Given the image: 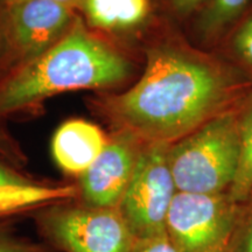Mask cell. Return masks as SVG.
<instances>
[{
	"mask_svg": "<svg viewBox=\"0 0 252 252\" xmlns=\"http://www.w3.org/2000/svg\"><path fill=\"white\" fill-rule=\"evenodd\" d=\"M251 89V78L219 53L166 35L147 48L139 81L108 110L144 143L173 144L235 109Z\"/></svg>",
	"mask_w": 252,
	"mask_h": 252,
	"instance_id": "obj_1",
	"label": "cell"
},
{
	"mask_svg": "<svg viewBox=\"0 0 252 252\" xmlns=\"http://www.w3.org/2000/svg\"><path fill=\"white\" fill-rule=\"evenodd\" d=\"M131 74L130 61L76 17L56 45L0 78V117L58 94L118 86Z\"/></svg>",
	"mask_w": 252,
	"mask_h": 252,
	"instance_id": "obj_2",
	"label": "cell"
},
{
	"mask_svg": "<svg viewBox=\"0 0 252 252\" xmlns=\"http://www.w3.org/2000/svg\"><path fill=\"white\" fill-rule=\"evenodd\" d=\"M237 106L169 145V166L178 191L220 194L231 188L241 157Z\"/></svg>",
	"mask_w": 252,
	"mask_h": 252,
	"instance_id": "obj_3",
	"label": "cell"
},
{
	"mask_svg": "<svg viewBox=\"0 0 252 252\" xmlns=\"http://www.w3.org/2000/svg\"><path fill=\"white\" fill-rule=\"evenodd\" d=\"M36 223L43 238L63 252H130L137 239L118 208L60 202L40 209Z\"/></svg>",
	"mask_w": 252,
	"mask_h": 252,
	"instance_id": "obj_4",
	"label": "cell"
},
{
	"mask_svg": "<svg viewBox=\"0 0 252 252\" xmlns=\"http://www.w3.org/2000/svg\"><path fill=\"white\" fill-rule=\"evenodd\" d=\"M169 145L144 143L130 184L118 209L137 239L166 234V223L178 193L168 160Z\"/></svg>",
	"mask_w": 252,
	"mask_h": 252,
	"instance_id": "obj_5",
	"label": "cell"
},
{
	"mask_svg": "<svg viewBox=\"0 0 252 252\" xmlns=\"http://www.w3.org/2000/svg\"><path fill=\"white\" fill-rule=\"evenodd\" d=\"M239 203L229 193L178 191L166 223V234L181 252H225Z\"/></svg>",
	"mask_w": 252,
	"mask_h": 252,
	"instance_id": "obj_6",
	"label": "cell"
},
{
	"mask_svg": "<svg viewBox=\"0 0 252 252\" xmlns=\"http://www.w3.org/2000/svg\"><path fill=\"white\" fill-rule=\"evenodd\" d=\"M74 9L53 0H9L8 39L12 58H39L70 31Z\"/></svg>",
	"mask_w": 252,
	"mask_h": 252,
	"instance_id": "obj_7",
	"label": "cell"
},
{
	"mask_svg": "<svg viewBox=\"0 0 252 252\" xmlns=\"http://www.w3.org/2000/svg\"><path fill=\"white\" fill-rule=\"evenodd\" d=\"M143 145L144 141L126 130L109 139L96 161L78 176L82 203L96 208H118Z\"/></svg>",
	"mask_w": 252,
	"mask_h": 252,
	"instance_id": "obj_8",
	"label": "cell"
},
{
	"mask_svg": "<svg viewBox=\"0 0 252 252\" xmlns=\"http://www.w3.org/2000/svg\"><path fill=\"white\" fill-rule=\"evenodd\" d=\"M108 141L97 125L83 119H70L54 133L53 158L63 172L80 176L96 161Z\"/></svg>",
	"mask_w": 252,
	"mask_h": 252,
	"instance_id": "obj_9",
	"label": "cell"
},
{
	"mask_svg": "<svg viewBox=\"0 0 252 252\" xmlns=\"http://www.w3.org/2000/svg\"><path fill=\"white\" fill-rule=\"evenodd\" d=\"M77 195V186H50L40 182L0 185V220H9V217L32 210L68 202Z\"/></svg>",
	"mask_w": 252,
	"mask_h": 252,
	"instance_id": "obj_10",
	"label": "cell"
},
{
	"mask_svg": "<svg viewBox=\"0 0 252 252\" xmlns=\"http://www.w3.org/2000/svg\"><path fill=\"white\" fill-rule=\"evenodd\" d=\"M80 8L93 27L104 31H131L151 14L150 0H82Z\"/></svg>",
	"mask_w": 252,
	"mask_h": 252,
	"instance_id": "obj_11",
	"label": "cell"
},
{
	"mask_svg": "<svg viewBox=\"0 0 252 252\" xmlns=\"http://www.w3.org/2000/svg\"><path fill=\"white\" fill-rule=\"evenodd\" d=\"M250 2L251 0H208L195 18L198 39L206 46L216 48Z\"/></svg>",
	"mask_w": 252,
	"mask_h": 252,
	"instance_id": "obj_12",
	"label": "cell"
},
{
	"mask_svg": "<svg viewBox=\"0 0 252 252\" xmlns=\"http://www.w3.org/2000/svg\"><path fill=\"white\" fill-rule=\"evenodd\" d=\"M241 157L237 175L229 189L235 202L241 203L252 193V89L237 106Z\"/></svg>",
	"mask_w": 252,
	"mask_h": 252,
	"instance_id": "obj_13",
	"label": "cell"
},
{
	"mask_svg": "<svg viewBox=\"0 0 252 252\" xmlns=\"http://www.w3.org/2000/svg\"><path fill=\"white\" fill-rule=\"evenodd\" d=\"M216 53L252 80V0L216 47Z\"/></svg>",
	"mask_w": 252,
	"mask_h": 252,
	"instance_id": "obj_14",
	"label": "cell"
},
{
	"mask_svg": "<svg viewBox=\"0 0 252 252\" xmlns=\"http://www.w3.org/2000/svg\"><path fill=\"white\" fill-rule=\"evenodd\" d=\"M225 252H252V193L239 203Z\"/></svg>",
	"mask_w": 252,
	"mask_h": 252,
	"instance_id": "obj_15",
	"label": "cell"
},
{
	"mask_svg": "<svg viewBox=\"0 0 252 252\" xmlns=\"http://www.w3.org/2000/svg\"><path fill=\"white\" fill-rule=\"evenodd\" d=\"M0 252H49V248L19 235L9 220H0Z\"/></svg>",
	"mask_w": 252,
	"mask_h": 252,
	"instance_id": "obj_16",
	"label": "cell"
},
{
	"mask_svg": "<svg viewBox=\"0 0 252 252\" xmlns=\"http://www.w3.org/2000/svg\"><path fill=\"white\" fill-rule=\"evenodd\" d=\"M130 252H181L175 247L174 243L168 237V235L163 234L154 236L150 238L135 239L133 247Z\"/></svg>",
	"mask_w": 252,
	"mask_h": 252,
	"instance_id": "obj_17",
	"label": "cell"
},
{
	"mask_svg": "<svg viewBox=\"0 0 252 252\" xmlns=\"http://www.w3.org/2000/svg\"><path fill=\"white\" fill-rule=\"evenodd\" d=\"M8 8L9 0H0V69L13 59L8 39Z\"/></svg>",
	"mask_w": 252,
	"mask_h": 252,
	"instance_id": "obj_18",
	"label": "cell"
},
{
	"mask_svg": "<svg viewBox=\"0 0 252 252\" xmlns=\"http://www.w3.org/2000/svg\"><path fill=\"white\" fill-rule=\"evenodd\" d=\"M37 184L33 178L24 174L18 167L0 158V185H32Z\"/></svg>",
	"mask_w": 252,
	"mask_h": 252,
	"instance_id": "obj_19",
	"label": "cell"
},
{
	"mask_svg": "<svg viewBox=\"0 0 252 252\" xmlns=\"http://www.w3.org/2000/svg\"><path fill=\"white\" fill-rule=\"evenodd\" d=\"M0 158L18 168L24 162V156L19 151L18 146H15L14 141L1 128H0Z\"/></svg>",
	"mask_w": 252,
	"mask_h": 252,
	"instance_id": "obj_20",
	"label": "cell"
},
{
	"mask_svg": "<svg viewBox=\"0 0 252 252\" xmlns=\"http://www.w3.org/2000/svg\"><path fill=\"white\" fill-rule=\"evenodd\" d=\"M167 6L175 15L180 18L196 14L208 0H165Z\"/></svg>",
	"mask_w": 252,
	"mask_h": 252,
	"instance_id": "obj_21",
	"label": "cell"
},
{
	"mask_svg": "<svg viewBox=\"0 0 252 252\" xmlns=\"http://www.w3.org/2000/svg\"><path fill=\"white\" fill-rule=\"evenodd\" d=\"M53 1H56L59 2V4L68 6V7L74 9L75 7H80L82 0H53Z\"/></svg>",
	"mask_w": 252,
	"mask_h": 252,
	"instance_id": "obj_22",
	"label": "cell"
}]
</instances>
